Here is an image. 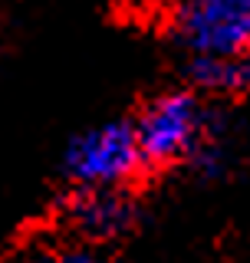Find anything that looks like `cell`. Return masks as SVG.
<instances>
[{
  "label": "cell",
  "mask_w": 250,
  "mask_h": 263,
  "mask_svg": "<svg viewBox=\"0 0 250 263\" xmlns=\"http://www.w3.org/2000/svg\"><path fill=\"white\" fill-rule=\"evenodd\" d=\"M204 112L191 92L158 96L135 122V138L148 164H171L194 148Z\"/></svg>",
  "instance_id": "cell-3"
},
{
  "label": "cell",
  "mask_w": 250,
  "mask_h": 263,
  "mask_svg": "<svg viewBox=\"0 0 250 263\" xmlns=\"http://www.w3.org/2000/svg\"><path fill=\"white\" fill-rule=\"evenodd\" d=\"M20 263H102L93 250L86 247H49V250H37Z\"/></svg>",
  "instance_id": "cell-6"
},
{
  "label": "cell",
  "mask_w": 250,
  "mask_h": 263,
  "mask_svg": "<svg viewBox=\"0 0 250 263\" xmlns=\"http://www.w3.org/2000/svg\"><path fill=\"white\" fill-rule=\"evenodd\" d=\"M174 33L194 56H250V0H178Z\"/></svg>",
  "instance_id": "cell-2"
},
{
  "label": "cell",
  "mask_w": 250,
  "mask_h": 263,
  "mask_svg": "<svg viewBox=\"0 0 250 263\" xmlns=\"http://www.w3.org/2000/svg\"><path fill=\"white\" fill-rule=\"evenodd\" d=\"M69 220L86 237H109L129 224V204L109 187H82L69 204Z\"/></svg>",
  "instance_id": "cell-4"
},
{
  "label": "cell",
  "mask_w": 250,
  "mask_h": 263,
  "mask_svg": "<svg viewBox=\"0 0 250 263\" xmlns=\"http://www.w3.org/2000/svg\"><path fill=\"white\" fill-rule=\"evenodd\" d=\"M145 164L135 128L109 122L82 132L66 152V175L79 187H109L115 191Z\"/></svg>",
  "instance_id": "cell-1"
},
{
  "label": "cell",
  "mask_w": 250,
  "mask_h": 263,
  "mask_svg": "<svg viewBox=\"0 0 250 263\" xmlns=\"http://www.w3.org/2000/svg\"><path fill=\"white\" fill-rule=\"evenodd\" d=\"M194 82L211 92L250 89V56H194Z\"/></svg>",
  "instance_id": "cell-5"
}]
</instances>
